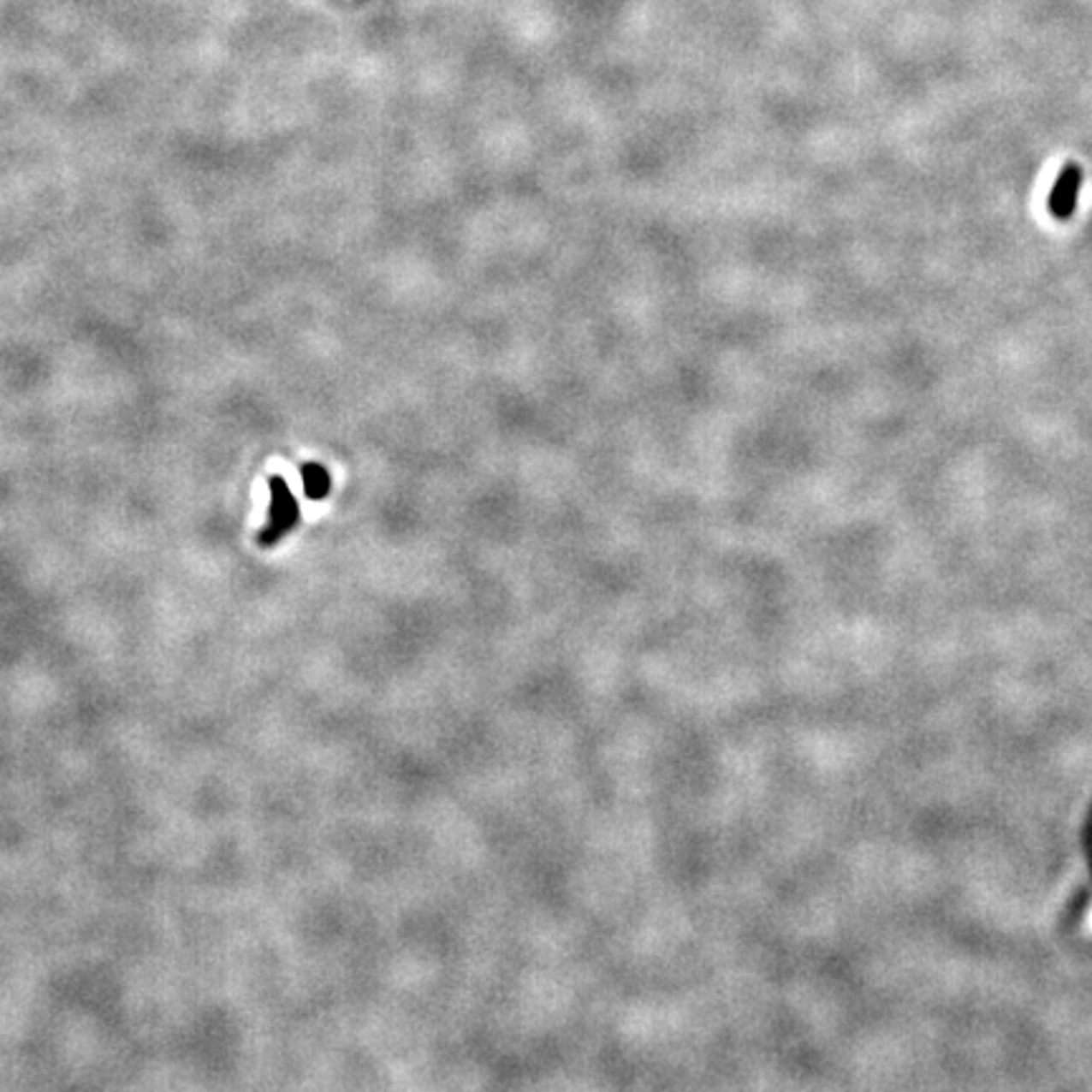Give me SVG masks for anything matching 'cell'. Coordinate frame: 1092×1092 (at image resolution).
<instances>
[{"mask_svg":"<svg viewBox=\"0 0 1092 1092\" xmlns=\"http://www.w3.org/2000/svg\"><path fill=\"white\" fill-rule=\"evenodd\" d=\"M1080 187H1083V169L1077 164H1067L1049 193V213L1059 220L1070 218L1077 208Z\"/></svg>","mask_w":1092,"mask_h":1092,"instance_id":"1","label":"cell"},{"mask_svg":"<svg viewBox=\"0 0 1092 1092\" xmlns=\"http://www.w3.org/2000/svg\"><path fill=\"white\" fill-rule=\"evenodd\" d=\"M294 519H296V506H294V501H291V493L283 491V489H281V484H278V486L273 489L271 526L264 531L261 542H266V544L276 542L283 531H288V526L294 524Z\"/></svg>","mask_w":1092,"mask_h":1092,"instance_id":"2","label":"cell"},{"mask_svg":"<svg viewBox=\"0 0 1092 1092\" xmlns=\"http://www.w3.org/2000/svg\"><path fill=\"white\" fill-rule=\"evenodd\" d=\"M304 484H306L309 496H322L327 491V473L317 466H306L304 468Z\"/></svg>","mask_w":1092,"mask_h":1092,"instance_id":"3","label":"cell"},{"mask_svg":"<svg viewBox=\"0 0 1092 1092\" xmlns=\"http://www.w3.org/2000/svg\"><path fill=\"white\" fill-rule=\"evenodd\" d=\"M1085 926H1088V930L1092 933V908H1090V913H1088V921H1085Z\"/></svg>","mask_w":1092,"mask_h":1092,"instance_id":"4","label":"cell"}]
</instances>
